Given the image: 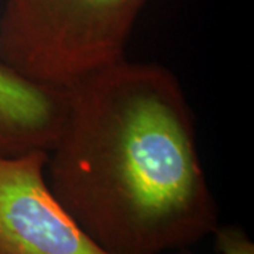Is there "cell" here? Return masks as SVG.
I'll return each mask as SVG.
<instances>
[{
  "label": "cell",
  "instance_id": "obj_1",
  "mask_svg": "<svg viewBox=\"0 0 254 254\" xmlns=\"http://www.w3.org/2000/svg\"><path fill=\"white\" fill-rule=\"evenodd\" d=\"M66 89L50 190L110 254L187 250L219 226L196 123L177 75L127 57Z\"/></svg>",
  "mask_w": 254,
  "mask_h": 254
},
{
  "label": "cell",
  "instance_id": "obj_2",
  "mask_svg": "<svg viewBox=\"0 0 254 254\" xmlns=\"http://www.w3.org/2000/svg\"><path fill=\"white\" fill-rule=\"evenodd\" d=\"M150 0H4L0 64L28 81L68 88L126 57Z\"/></svg>",
  "mask_w": 254,
  "mask_h": 254
},
{
  "label": "cell",
  "instance_id": "obj_3",
  "mask_svg": "<svg viewBox=\"0 0 254 254\" xmlns=\"http://www.w3.org/2000/svg\"><path fill=\"white\" fill-rule=\"evenodd\" d=\"M47 151L0 155V254H110L50 190Z\"/></svg>",
  "mask_w": 254,
  "mask_h": 254
},
{
  "label": "cell",
  "instance_id": "obj_4",
  "mask_svg": "<svg viewBox=\"0 0 254 254\" xmlns=\"http://www.w3.org/2000/svg\"><path fill=\"white\" fill-rule=\"evenodd\" d=\"M65 109V88L28 81L0 64V155L48 151Z\"/></svg>",
  "mask_w": 254,
  "mask_h": 254
},
{
  "label": "cell",
  "instance_id": "obj_5",
  "mask_svg": "<svg viewBox=\"0 0 254 254\" xmlns=\"http://www.w3.org/2000/svg\"><path fill=\"white\" fill-rule=\"evenodd\" d=\"M213 235L218 254H254V243L242 227L236 225L218 226Z\"/></svg>",
  "mask_w": 254,
  "mask_h": 254
}]
</instances>
